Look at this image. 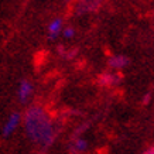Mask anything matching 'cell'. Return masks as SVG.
<instances>
[{"instance_id": "1", "label": "cell", "mask_w": 154, "mask_h": 154, "mask_svg": "<svg viewBox=\"0 0 154 154\" xmlns=\"http://www.w3.org/2000/svg\"><path fill=\"white\" fill-rule=\"evenodd\" d=\"M24 127L28 139L40 146L51 144L54 137V129L47 113L41 107H31L24 117Z\"/></svg>"}, {"instance_id": "2", "label": "cell", "mask_w": 154, "mask_h": 154, "mask_svg": "<svg viewBox=\"0 0 154 154\" xmlns=\"http://www.w3.org/2000/svg\"><path fill=\"white\" fill-rule=\"evenodd\" d=\"M20 120H21V117H20L19 113H11V115L6 119L5 125L2 127V134H3V137H9V136L13 134L14 131H16V129L19 127Z\"/></svg>"}, {"instance_id": "3", "label": "cell", "mask_w": 154, "mask_h": 154, "mask_svg": "<svg viewBox=\"0 0 154 154\" xmlns=\"http://www.w3.org/2000/svg\"><path fill=\"white\" fill-rule=\"evenodd\" d=\"M33 94V85L28 81H23L19 85V91H17V96H19L20 102H26Z\"/></svg>"}, {"instance_id": "4", "label": "cell", "mask_w": 154, "mask_h": 154, "mask_svg": "<svg viewBox=\"0 0 154 154\" xmlns=\"http://www.w3.org/2000/svg\"><path fill=\"white\" fill-rule=\"evenodd\" d=\"M62 31H64V28H62V20L61 19H54L48 24V34H50L51 38H55Z\"/></svg>"}, {"instance_id": "5", "label": "cell", "mask_w": 154, "mask_h": 154, "mask_svg": "<svg viewBox=\"0 0 154 154\" xmlns=\"http://www.w3.org/2000/svg\"><path fill=\"white\" fill-rule=\"evenodd\" d=\"M109 64L113 66V68H123V66L127 64V58L125 55H116V57H112Z\"/></svg>"}, {"instance_id": "6", "label": "cell", "mask_w": 154, "mask_h": 154, "mask_svg": "<svg viewBox=\"0 0 154 154\" xmlns=\"http://www.w3.org/2000/svg\"><path fill=\"white\" fill-rule=\"evenodd\" d=\"M74 147L76 151H84V150H86L88 144H86V141H85L84 139H78V140L74 143Z\"/></svg>"}, {"instance_id": "7", "label": "cell", "mask_w": 154, "mask_h": 154, "mask_svg": "<svg viewBox=\"0 0 154 154\" xmlns=\"http://www.w3.org/2000/svg\"><path fill=\"white\" fill-rule=\"evenodd\" d=\"M74 34H75L74 28H71V27L64 28V31H62V35H64L65 38H72L74 37Z\"/></svg>"}, {"instance_id": "8", "label": "cell", "mask_w": 154, "mask_h": 154, "mask_svg": "<svg viewBox=\"0 0 154 154\" xmlns=\"http://www.w3.org/2000/svg\"><path fill=\"white\" fill-rule=\"evenodd\" d=\"M146 154H154V147L153 149H150L149 151H146Z\"/></svg>"}]
</instances>
